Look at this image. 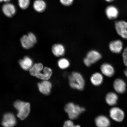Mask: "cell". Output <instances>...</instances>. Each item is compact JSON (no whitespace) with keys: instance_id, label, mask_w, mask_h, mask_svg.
Wrapping results in <instances>:
<instances>
[{"instance_id":"obj_10","label":"cell","mask_w":127,"mask_h":127,"mask_svg":"<svg viewBox=\"0 0 127 127\" xmlns=\"http://www.w3.org/2000/svg\"><path fill=\"white\" fill-rule=\"evenodd\" d=\"M113 87L115 91L119 93H123L126 90V84L124 81L121 79L115 80L114 82Z\"/></svg>"},{"instance_id":"obj_1","label":"cell","mask_w":127,"mask_h":127,"mask_svg":"<svg viewBox=\"0 0 127 127\" xmlns=\"http://www.w3.org/2000/svg\"><path fill=\"white\" fill-rule=\"evenodd\" d=\"M31 75L43 80H48L51 77L52 71L51 68L45 67L43 68L42 64L36 63L33 65L29 70Z\"/></svg>"},{"instance_id":"obj_23","label":"cell","mask_w":127,"mask_h":127,"mask_svg":"<svg viewBox=\"0 0 127 127\" xmlns=\"http://www.w3.org/2000/svg\"><path fill=\"white\" fill-rule=\"evenodd\" d=\"M19 5L22 9H26L28 7L30 4V0H18Z\"/></svg>"},{"instance_id":"obj_12","label":"cell","mask_w":127,"mask_h":127,"mask_svg":"<svg viewBox=\"0 0 127 127\" xmlns=\"http://www.w3.org/2000/svg\"><path fill=\"white\" fill-rule=\"evenodd\" d=\"M100 69L102 74L107 77H112L115 74L114 68L108 63H104L101 65Z\"/></svg>"},{"instance_id":"obj_2","label":"cell","mask_w":127,"mask_h":127,"mask_svg":"<svg viewBox=\"0 0 127 127\" xmlns=\"http://www.w3.org/2000/svg\"><path fill=\"white\" fill-rule=\"evenodd\" d=\"M70 86L73 89L79 90L84 89L85 81L82 76L79 73L73 72L68 77Z\"/></svg>"},{"instance_id":"obj_31","label":"cell","mask_w":127,"mask_h":127,"mask_svg":"<svg viewBox=\"0 0 127 127\" xmlns=\"http://www.w3.org/2000/svg\"><path fill=\"white\" fill-rule=\"evenodd\" d=\"M105 0L107 1L108 2H111L114 1V0Z\"/></svg>"},{"instance_id":"obj_21","label":"cell","mask_w":127,"mask_h":127,"mask_svg":"<svg viewBox=\"0 0 127 127\" xmlns=\"http://www.w3.org/2000/svg\"><path fill=\"white\" fill-rule=\"evenodd\" d=\"M21 45L24 48L26 49H31L33 47L34 44L32 42L28 36L24 35L20 39Z\"/></svg>"},{"instance_id":"obj_7","label":"cell","mask_w":127,"mask_h":127,"mask_svg":"<svg viewBox=\"0 0 127 127\" xmlns=\"http://www.w3.org/2000/svg\"><path fill=\"white\" fill-rule=\"evenodd\" d=\"M17 120L15 116L11 113H6L4 115L1 124L5 127H12L17 124Z\"/></svg>"},{"instance_id":"obj_4","label":"cell","mask_w":127,"mask_h":127,"mask_svg":"<svg viewBox=\"0 0 127 127\" xmlns=\"http://www.w3.org/2000/svg\"><path fill=\"white\" fill-rule=\"evenodd\" d=\"M14 106L18 111L17 116L21 120H25L29 115L31 111L30 103L18 100L14 102Z\"/></svg>"},{"instance_id":"obj_20","label":"cell","mask_w":127,"mask_h":127,"mask_svg":"<svg viewBox=\"0 0 127 127\" xmlns=\"http://www.w3.org/2000/svg\"><path fill=\"white\" fill-rule=\"evenodd\" d=\"M33 7L36 11L42 12L45 10L46 8V4L43 0H36L34 2Z\"/></svg>"},{"instance_id":"obj_27","label":"cell","mask_w":127,"mask_h":127,"mask_svg":"<svg viewBox=\"0 0 127 127\" xmlns=\"http://www.w3.org/2000/svg\"><path fill=\"white\" fill-rule=\"evenodd\" d=\"M123 57L124 63L125 65L127 66V47L124 50Z\"/></svg>"},{"instance_id":"obj_29","label":"cell","mask_w":127,"mask_h":127,"mask_svg":"<svg viewBox=\"0 0 127 127\" xmlns=\"http://www.w3.org/2000/svg\"><path fill=\"white\" fill-rule=\"evenodd\" d=\"M11 0H0V2H2L3 1H4L5 2H8L10 1Z\"/></svg>"},{"instance_id":"obj_22","label":"cell","mask_w":127,"mask_h":127,"mask_svg":"<svg viewBox=\"0 0 127 127\" xmlns=\"http://www.w3.org/2000/svg\"><path fill=\"white\" fill-rule=\"evenodd\" d=\"M58 64L60 69H64L69 67L70 65V63L67 59L62 58L58 60Z\"/></svg>"},{"instance_id":"obj_18","label":"cell","mask_w":127,"mask_h":127,"mask_svg":"<svg viewBox=\"0 0 127 127\" xmlns=\"http://www.w3.org/2000/svg\"><path fill=\"white\" fill-rule=\"evenodd\" d=\"M103 81V75L100 73L96 72L93 74L90 78V81L92 84L95 86L100 85Z\"/></svg>"},{"instance_id":"obj_8","label":"cell","mask_w":127,"mask_h":127,"mask_svg":"<svg viewBox=\"0 0 127 127\" xmlns=\"http://www.w3.org/2000/svg\"><path fill=\"white\" fill-rule=\"evenodd\" d=\"M38 86L40 92L44 95H50L52 87V84L48 80H43L41 83H38Z\"/></svg>"},{"instance_id":"obj_6","label":"cell","mask_w":127,"mask_h":127,"mask_svg":"<svg viewBox=\"0 0 127 127\" xmlns=\"http://www.w3.org/2000/svg\"><path fill=\"white\" fill-rule=\"evenodd\" d=\"M115 27L117 34L124 39H127V22L121 21L115 23Z\"/></svg>"},{"instance_id":"obj_3","label":"cell","mask_w":127,"mask_h":127,"mask_svg":"<svg viewBox=\"0 0 127 127\" xmlns=\"http://www.w3.org/2000/svg\"><path fill=\"white\" fill-rule=\"evenodd\" d=\"M64 109L65 112L67 114L69 118L71 120L77 119L79 115L85 110V108L72 102L66 104Z\"/></svg>"},{"instance_id":"obj_17","label":"cell","mask_w":127,"mask_h":127,"mask_svg":"<svg viewBox=\"0 0 127 127\" xmlns=\"http://www.w3.org/2000/svg\"><path fill=\"white\" fill-rule=\"evenodd\" d=\"M106 15L109 19H115L118 16L119 11L116 7L114 6H108L105 9Z\"/></svg>"},{"instance_id":"obj_15","label":"cell","mask_w":127,"mask_h":127,"mask_svg":"<svg viewBox=\"0 0 127 127\" xmlns=\"http://www.w3.org/2000/svg\"><path fill=\"white\" fill-rule=\"evenodd\" d=\"M86 57L91 62L92 64L96 63L100 60L102 57L101 54L96 50L90 51L87 53Z\"/></svg>"},{"instance_id":"obj_11","label":"cell","mask_w":127,"mask_h":127,"mask_svg":"<svg viewBox=\"0 0 127 127\" xmlns=\"http://www.w3.org/2000/svg\"><path fill=\"white\" fill-rule=\"evenodd\" d=\"M2 10L4 15L6 16L9 17L13 16L16 12V9L15 6L9 3H7L3 5Z\"/></svg>"},{"instance_id":"obj_16","label":"cell","mask_w":127,"mask_h":127,"mask_svg":"<svg viewBox=\"0 0 127 127\" xmlns=\"http://www.w3.org/2000/svg\"><path fill=\"white\" fill-rule=\"evenodd\" d=\"M19 63L22 69L26 71L29 70L33 65L32 60L28 56L25 57L23 59L20 60Z\"/></svg>"},{"instance_id":"obj_26","label":"cell","mask_w":127,"mask_h":127,"mask_svg":"<svg viewBox=\"0 0 127 127\" xmlns=\"http://www.w3.org/2000/svg\"><path fill=\"white\" fill-rule=\"evenodd\" d=\"M70 120H68L65 122L63 127H75L74 126L73 122L72 121Z\"/></svg>"},{"instance_id":"obj_30","label":"cell","mask_w":127,"mask_h":127,"mask_svg":"<svg viewBox=\"0 0 127 127\" xmlns=\"http://www.w3.org/2000/svg\"><path fill=\"white\" fill-rule=\"evenodd\" d=\"M124 74L125 76L127 77V68L124 71Z\"/></svg>"},{"instance_id":"obj_5","label":"cell","mask_w":127,"mask_h":127,"mask_svg":"<svg viewBox=\"0 0 127 127\" xmlns=\"http://www.w3.org/2000/svg\"><path fill=\"white\" fill-rule=\"evenodd\" d=\"M109 115L112 120L119 122L123 121L125 116L123 111L118 107L112 108L109 111Z\"/></svg>"},{"instance_id":"obj_28","label":"cell","mask_w":127,"mask_h":127,"mask_svg":"<svg viewBox=\"0 0 127 127\" xmlns=\"http://www.w3.org/2000/svg\"><path fill=\"white\" fill-rule=\"evenodd\" d=\"M83 62L84 64H85V65L88 66V67H89L92 64L91 62H90V60H89L88 59L87 57L84 59Z\"/></svg>"},{"instance_id":"obj_9","label":"cell","mask_w":127,"mask_h":127,"mask_svg":"<svg viewBox=\"0 0 127 127\" xmlns=\"http://www.w3.org/2000/svg\"><path fill=\"white\" fill-rule=\"evenodd\" d=\"M52 51L55 57L63 56L65 53V48L63 44L60 43L56 44L52 46Z\"/></svg>"},{"instance_id":"obj_19","label":"cell","mask_w":127,"mask_h":127,"mask_svg":"<svg viewBox=\"0 0 127 127\" xmlns=\"http://www.w3.org/2000/svg\"><path fill=\"white\" fill-rule=\"evenodd\" d=\"M118 96L116 94L111 92L106 95L105 100L106 103L109 105L113 106L116 104Z\"/></svg>"},{"instance_id":"obj_24","label":"cell","mask_w":127,"mask_h":127,"mask_svg":"<svg viewBox=\"0 0 127 127\" xmlns=\"http://www.w3.org/2000/svg\"><path fill=\"white\" fill-rule=\"evenodd\" d=\"M28 36L33 43L34 44L36 43L37 42V39L35 35L32 32L29 33Z\"/></svg>"},{"instance_id":"obj_13","label":"cell","mask_w":127,"mask_h":127,"mask_svg":"<svg viewBox=\"0 0 127 127\" xmlns=\"http://www.w3.org/2000/svg\"><path fill=\"white\" fill-rule=\"evenodd\" d=\"M109 48L111 52L116 53H120L123 49V43L121 40L112 41L109 45Z\"/></svg>"},{"instance_id":"obj_25","label":"cell","mask_w":127,"mask_h":127,"mask_svg":"<svg viewBox=\"0 0 127 127\" xmlns=\"http://www.w3.org/2000/svg\"><path fill=\"white\" fill-rule=\"evenodd\" d=\"M60 1L64 6H69L72 4L74 0H60Z\"/></svg>"},{"instance_id":"obj_14","label":"cell","mask_w":127,"mask_h":127,"mask_svg":"<svg viewBox=\"0 0 127 127\" xmlns=\"http://www.w3.org/2000/svg\"><path fill=\"white\" fill-rule=\"evenodd\" d=\"M95 122L96 126L98 127H107L110 126V120L107 117L103 115H100L95 119Z\"/></svg>"}]
</instances>
